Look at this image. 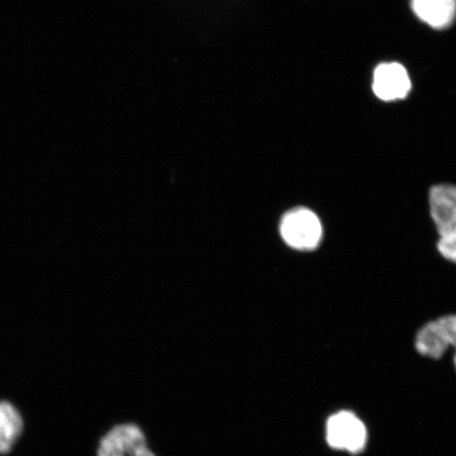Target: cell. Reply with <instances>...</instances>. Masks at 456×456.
<instances>
[{"mask_svg": "<svg viewBox=\"0 0 456 456\" xmlns=\"http://www.w3.org/2000/svg\"><path fill=\"white\" fill-rule=\"evenodd\" d=\"M94 456H159L150 436L138 421L119 420L101 433Z\"/></svg>", "mask_w": 456, "mask_h": 456, "instance_id": "6da1fadb", "label": "cell"}, {"mask_svg": "<svg viewBox=\"0 0 456 456\" xmlns=\"http://www.w3.org/2000/svg\"><path fill=\"white\" fill-rule=\"evenodd\" d=\"M430 212L440 240L438 252L456 265V185L433 186L429 193Z\"/></svg>", "mask_w": 456, "mask_h": 456, "instance_id": "7a4b0ae2", "label": "cell"}, {"mask_svg": "<svg viewBox=\"0 0 456 456\" xmlns=\"http://www.w3.org/2000/svg\"><path fill=\"white\" fill-rule=\"evenodd\" d=\"M281 233L289 248L311 252L321 245L323 228L321 219L311 209L297 208L282 216Z\"/></svg>", "mask_w": 456, "mask_h": 456, "instance_id": "3957f363", "label": "cell"}, {"mask_svg": "<svg viewBox=\"0 0 456 456\" xmlns=\"http://www.w3.org/2000/svg\"><path fill=\"white\" fill-rule=\"evenodd\" d=\"M326 437L330 447L357 454L366 447L367 428L354 413L340 411L328 419Z\"/></svg>", "mask_w": 456, "mask_h": 456, "instance_id": "277c9868", "label": "cell"}, {"mask_svg": "<svg viewBox=\"0 0 456 456\" xmlns=\"http://www.w3.org/2000/svg\"><path fill=\"white\" fill-rule=\"evenodd\" d=\"M449 347L454 350L456 369V315H447L428 322L416 334L415 349L420 355L440 359Z\"/></svg>", "mask_w": 456, "mask_h": 456, "instance_id": "5b68a950", "label": "cell"}, {"mask_svg": "<svg viewBox=\"0 0 456 456\" xmlns=\"http://www.w3.org/2000/svg\"><path fill=\"white\" fill-rule=\"evenodd\" d=\"M370 87L379 101L392 102L408 98L412 81L407 68L401 62L385 61L375 67Z\"/></svg>", "mask_w": 456, "mask_h": 456, "instance_id": "8992f818", "label": "cell"}, {"mask_svg": "<svg viewBox=\"0 0 456 456\" xmlns=\"http://www.w3.org/2000/svg\"><path fill=\"white\" fill-rule=\"evenodd\" d=\"M27 431L24 411L12 399L0 397V456H10L20 447Z\"/></svg>", "mask_w": 456, "mask_h": 456, "instance_id": "52a82bcc", "label": "cell"}, {"mask_svg": "<svg viewBox=\"0 0 456 456\" xmlns=\"http://www.w3.org/2000/svg\"><path fill=\"white\" fill-rule=\"evenodd\" d=\"M410 8L416 19L437 31L456 20V0H410Z\"/></svg>", "mask_w": 456, "mask_h": 456, "instance_id": "ba28073f", "label": "cell"}]
</instances>
